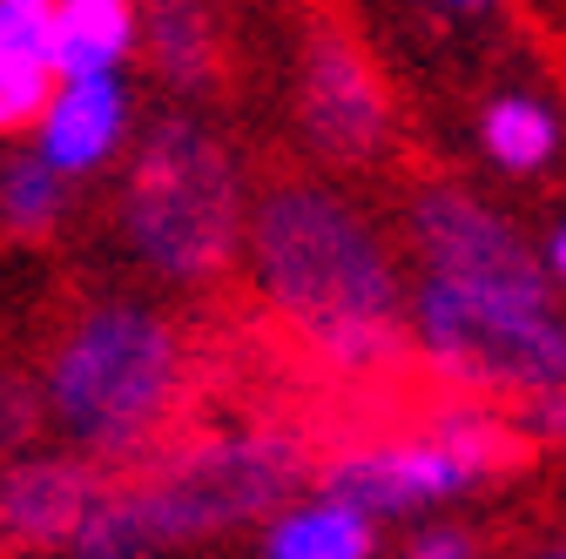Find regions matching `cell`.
Wrapping results in <instances>:
<instances>
[{"label": "cell", "mask_w": 566, "mask_h": 559, "mask_svg": "<svg viewBox=\"0 0 566 559\" xmlns=\"http://www.w3.org/2000/svg\"><path fill=\"white\" fill-rule=\"evenodd\" d=\"M405 330L418 358L459 391L539 404L559 425L566 398V324L559 284L539 270L533 236L459 182H432L411 202V284Z\"/></svg>", "instance_id": "obj_1"}, {"label": "cell", "mask_w": 566, "mask_h": 559, "mask_svg": "<svg viewBox=\"0 0 566 559\" xmlns=\"http://www.w3.org/2000/svg\"><path fill=\"white\" fill-rule=\"evenodd\" d=\"M250 276L270 310L337 371H378L405 330V270L385 230L324 182H276L243 217Z\"/></svg>", "instance_id": "obj_2"}, {"label": "cell", "mask_w": 566, "mask_h": 559, "mask_svg": "<svg viewBox=\"0 0 566 559\" xmlns=\"http://www.w3.org/2000/svg\"><path fill=\"white\" fill-rule=\"evenodd\" d=\"M182 398V337L149 304H88L61 330L41 378V411L88 458H135L176 418Z\"/></svg>", "instance_id": "obj_3"}, {"label": "cell", "mask_w": 566, "mask_h": 559, "mask_svg": "<svg viewBox=\"0 0 566 559\" xmlns=\"http://www.w3.org/2000/svg\"><path fill=\"white\" fill-rule=\"evenodd\" d=\"M304 472V445L291 432H230L182 452L156 478H135L122 493H95L82 526L67 532L82 559H142L163 546H189L223 532L250 513H276Z\"/></svg>", "instance_id": "obj_4"}, {"label": "cell", "mask_w": 566, "mask_h": 559, "mask_svg": "<svg viewBox=\"0 0 566 559\" xmlns=\"http://www.w3.org/2000/svg\"><path fill=\"white\" fill-rule=\"evenodd\" d=\"M243 162L209 122L169 115L156 135H142L122 182V236L135 263H149L163 284H209L243 250Z\"/></svg>", "instance_id": "obj_5"}, {"label": "cell", "mask_w": 566, "mask_h": 559, "mask_svg": "<svg viewBox=\"0 0 566 559\" xmlns=\"http://www.w3.org/2000/svg\"><path fill=\"white\" fill-rule=\"evenodd\" d=\"M297 135L304 149L331 169H371L391 149V95L378 82L371 54L350 41L337 21H311L297 41Z\"/></svg>", "instance_id": "obj_6"}, {"label": "cell", "mask_w": 566, "mask_h": 559, "mask_svg": "<svg viewBox=\"0 0 566 559\" xmlns=\"http://www.w3.org/2000/svg\"><path fill=\"white\" fill-rule=\"evenodd\" d=\"M479 472L424 425V432H405V439H378V445H358L331 465V493L350 499L371 519H398V513H432V506H452L459 493H472Z\"/></svg>", "instance_id": "obj_7"}, {"label": "cell", "mask_w": 566, "mask_h": 559, "mask_svg": "<svg viewBox=\"0 0 566 559\" xmlns=\"http://www.w3.org/2000/svg\"><path fill=\"white\" fill-rule=\"evenodd\" d=\"M34 156L54 176H102L135 135V102L122 75H54L41 115H34Z\"/></svg>", "instance_id": "obj_8"}, {"label": "cell", "mask_w": 566, "mask_h": 559, "mask_svg": "<svg viewBox=\"0 0 566 559\" xmlns=\"http://www.w3.org/2000/svg\"><path fill=\"white\" fill-rule=\"evenodd\" d=\"M102 478L82 458H28L0 478V532L28 546H67Z\"/></svg>", "instance_id": "obj_9"}, {"label": "cell", "mask_w": 566, "mask_h": 559, "mask_svg": "<svg viewBox=\"0 0 566 559\" xmlns=\"http://www.w3.org/2000/svg\"><path fill=\"white\" fill-rule=\"evenodd\" d=\"M135 48L176 95H202L223 75V14L217 0H142Z\"/></svg>", "instance_id": "obj_10"}, {"label": "cell", "mask_w": 566, "mask_h": 559, "mask_svg": "<svg viewBox=\"0 0 566 559\" xmlns=\"http://www.w3.org/2000/svg\"><path fill=\"white\" fill-rule=\"evenodd\" d=\"M263 559H378V519L324 485L311 499L276 506L263 532Z\"/></svg>", "instance_id": "obj_11"}, {"label": "cell", "mask_w": 566, "mask_h": 559, "mask_svg": "<svg viewBox=\"0 0 566 559\" xmlns=\"http://www.w3.org/2000/svg\"><path fill=\"white\" fill-rule=\"evenodd\" d=\"M142 0H54V75H122L135 54Z\"/></svg>", "instance_id": "obj_12"}, {"label": "cell", "mask_w": 566, "mask_h": 559, "mask_svg": "<svg viewBox=\"0 0 566 559\" xmlns=\"http://www.w3.org/2000/svg\"><path fill=\"white\" fill-rule=\"evenodd\" d=\"M479 149L506 176H546L559 156V108L533 88H500L479 108Z\"/></svg>", "instance_id": "obj_13"}, {"label": "cell", "mask_w": 566, "mask_h": 559, "mask_svg": "<svg viewBox=\"0 0 566 559\" xmlns=\"http://www.w3.org/2000/svg\"><path fill=\"white\" fill-rule=\"evenodd\" d=\"M67 217V176H54L34 149L0 169V223L14 236H54Z\"/></svg>", "instance_id": "obj_14"}, {"label": "cell", "mask_w": 566, "mask_h": 559, "mask_svg": "<svg viewBox=\"0 0 566 559\" xmlns=\"http://www.w3.org/2000/svg\"><path fill=\"white\" fill-rule=\"evenodd\" d=\"M54 88V67L48 61H21V54H0V143L34 128L41 102Z\"/></svg>", "instance_id": "obj_15"}, {"label": "cell", "mask_w": 566, "mask_h": 559, "mask_svg": "<svg viewBox=\"0 0 566 559\" xmlns=\"http://www.w3.org/2000/svg\"><path fill=\"white\" fill-rule=\"evenodd\" d=\"M54 48V0H0V54L48 61Z\"/></svg>", "instance_id": "obj_16"}, {"label": "cell", "mask_w": 566, "mask_h": 559, "mask_svg": "<svg viewBox=\"0 0 566 559\" xmlns=\"http://www.w3.org/2000/svg\"><path fill=\"white\" fill-rule=\"evenodd\" d=\"M405 559H479V546H472V532H459V526H424V532L405 546Z\"/></svg>", "instance_id": "obj_17"}, {"label": "cell", "mask_w": 566, "mask_h": 559, "mask_svg": "<svg viewBox=\"0 0 566 559\" xmlns=\"http://www.w3.org/2000/svg\"><path fill=\"white\" fill-rule=\"evenodd\" d=\"M539 270L553 276V284L566 276V230L559 223H546V236H539Z\"/></svg>", "instance_id": "obj_18"}, {"label": "cell", "mask_w": 566, "mask_h": 559, "mask_svg": "<svg viewBox=\"0 0 566 559\" xmlns=\"http://www.w3.org/2000/svg\"><path fill=\"white\" fill-rule=\"evenodd\" d=\"M432 8H446V14H485V8H500V0H432Z\"/></svg>", "instance_id": "obj_19"}, {"label": "cell", "mask_w": 566, "mask_h": 559, "mask_svg": "<svg viewBox=\"0 0 566 559\" xmlns=\"http://www.w3.org/2000/svg\"><path fill=\"white\" fill-rule=\"evenodd\" d=\"M546 559H559V552H546Z\"/></svg>", "instance_id": "obj_20"}]
</instances>
